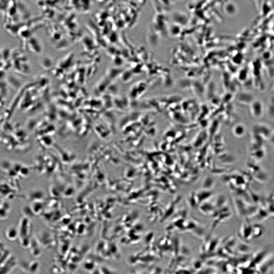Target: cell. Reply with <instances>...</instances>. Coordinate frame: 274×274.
Instances as JSON below:
<instances>
[{
	"label": "cell",
	"instance_id": "3",
	"mask_svg": "<svg viewBox=\"0 0 274 274\" xmlns=\"http://www.w3.org/2000/svg\"><path fill=\"white\" fill-rule=\"evenodd\" d=\"M234 135L237 137H241L245 132L244 126L241 124H238L234 126L233 130Z\"/></svg>",
	"mask_w": 274,
	"mask_h": 274
},
{
	"label": "cell",
	"instance_id": "1",
	"mask_svg": "<svg viewBox=\"0 0 274 274\" xmlns=\"http://www.w3.org/2000/svg\"><path fill=\"white\" fill-rule=\"evenodd\" d=\"M212 194V191L208 190L203 189V190L198 191L196 195L197 203L201 204L203 203L206 200L210 198Z\"/></svg>",
	"mask_w": 274,
	"mask_h": 274
},
{
	"label": "cell",
	"instance_id": "2",
	"mask_svg": "<svg viewBox=\"0 0 274 274\" xmlns=\"http://www.w3.org/2000/svg\"><path fill=\"white\" fill-rule=\"evenodd\" d=\"M209 203L201 204L200 209L202 212L205 214H210L214 210V206L210 205Z\"/></svg>",
	"mask_w": 274,
	"mask_h": 274
}]
</instances>
